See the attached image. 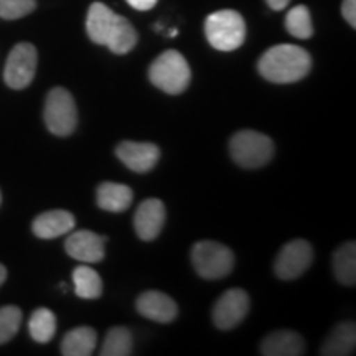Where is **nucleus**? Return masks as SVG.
I'll list each match as a JSON object with an SVG mask.
<instances>
[{
  "label": "nucleus",
  "instance_id": "6e6552de",
  "mask_svg": "<svg viewBox=\"0 0 356 356\" xmlns=\"http://www.w3.org/2000/svg\"><path fill=\"white\" fill-rule=\"evenodd\" d=\"M314 261V251L305 239H293L284 244L274 262L275 275L282 280H293L300 277Z\"/></svg>",
  "mask_w": 356,
  "mask_h": 356
},
{
  "label": "nucleus",
  "instance_id": "f8f14e48",
  "mask_svg": "<svg viewBox=\"0 0 356 356\" xmlns=\"http://www.w3.org/2000/svg\"><path fill=\"white\" fill-rule=\"evenodd\" d=\"M165 225V204L157 198L144 200L134 215V228L142 241H154Z\"/></svg>",
  "mask_w": 356,
  "mask_h": 356
},
{
  "label": "nucleus",
  "instance_id": "2f4dec72",
  "mask_svg": "<svg viewBox=\"0 0 356 356\" xmlns=\"http://www.w3.org/2000/svg\"><path fill=\"white\" fill-rule=\"evenodd\" d=\"M177 33H178V32H177V30H175V29H172V30H170V32H168V37H170V38H173V37H177Z\"/></svg>",
  "mask_w": 356,
  "mask_h": 356
},
{
  "label": "nucleus",
  "instance_id": "393cba45",
  "mask_svg": "<svg viewBox=\"0 0 356 356\" xmlns=\"http://www.w3.org/2000/svg\"><path fill=\"white\" fill-rule=\"evenodd\" d=\"M286 29L292 37L299 40H309L314 35L310 10L305 6H296L287 12Z\"/></svg>",
  "mask_w": 356,
  "mask_h": 356
},
{
  "label": "nucleus",
  "instance_id": "c85d7f7f",
  "mask_svg": "<svg viewBox=\"0 0 356 356\" xmlns=\"http://www.w3.org/2000/svg\"><path fill=\"white\" fill-rule=\"evenodd\" d=\"M126 2L132 8H136V10L145 12V10H150V8H154L159 0H126Z\"/></svg>",
  "mask_w": 356,
  "mask_h": 356
},
{
  "label": "nucleus",
  "instance_id": "0eeeda50",
  "mask_svg": "<svg viewBox=\"0 0 356 356\" xmlns=\"http://www.w3.org/2000/svg\"><path fill=\"white\" fill-rule=\"evenodd\" d=\"M38 53L32 43H19L12 48L7 58L3 79L12 89H25L33 81L37 73Z\"/></svg>",
  "mask_w": 356,
  "mask_h": 356
},
{
  "label": "nucleus",
  "instance_id": "4468645a",
  "mask_svg": "<svg viewBox=\"0 0 356 356\" xmlns=\"http://www.w3.org/2000/svg\"><path fill=\"white\" fill-rule=\"evenodd\" d=\"M74 225H76V220L70 211L51 210L35 218L32 229L38 238L55 239L73 231Z\"/></svg>",
  "mask_w": 356,
  "mask_h": 356
},
{
  "label": "nucleus",
  "instance_id": "7ed1b4c3",
  "mask_svg": "<svg viewBox=\"0 0 356 356\" xmlns=\"http://www.w3.org/2000/svg\"><path fill=\"white\" fill-rule=\"evenodd\" d=\"M204 35L215 50H238L246 40V24L236 10H218L204 20Z\"/></svg>",
  "mask_w": 356,
  "mask_h": 356
},
{
  "label": "nucleus",
  "instance_id": "423d86ee",
  "mask_svg": "<svg viewBox=\"0 0 356 356\" xmlns=\"http://www.w3.org/2000/svg\"><path fill=\"white\" fill-rule=\"evenodd\" d=\"M44 124L58 137H66L78 126V109L73 96L65 88H53L44 101Z\"/></svg>",
  "mask_w": 356,
  "mask_h": 356
},
{
  "label": "nucleus",
  "instance_id": "5701e85b",
  "mask_svg": "<svg viewBox=\"0 0 356 356\" xmlns=\"http://www.w3.org/2000/svg\"><path fill=\"white\" fill-rule=\"evenodd\" d=\"M101 356H129L132 355V333L126 327H113L102 341Z\"/></svg>",
  "mask_w": 356,
  "mask_h": 356
},
{
  "label": "nucleus",
  "instance_id": "9b49d317",
  "mask_svg": "<svg viewBox=\"0 0 356 356\" xmlns=\"http://www.w3.org/2000/svg\"><path fill=\"white\" fill-rule=\"evenodd\" d=\"M108 239L89 229H79L66 238L65 249L70 257L84 264H95L104 259V244Z\"/></svg>",
  "mask_w": 356,
  "mask_h": 356
},
{
  "label": "nucleus",
  "instance_id": "c756f323",
  "mask_svg": "<svg viewBox=\"0 0 356 356\" xmlns=\"http://www.w3.org/2000/svg\"><path fill=\"white\" fill-rule=\"evenodd\" d=\"M267 6H269L273 10H284L289 3H291V0H266Z\"/></svg>",
  "mask_w": 356,
  "mask_h": 356
},
{
  "label": "nucleus",
  "instance_id": "dca6fc26",
  "mask_svg": "<svg viewBox=\"0 0 356 356\" xmlns=\"http://www.w3.org/2000/svg\"><path fill=\"white\" fill-rule=\"evenodd\" d=\"M115 17H118V13H114L108 6H104V3H91L86 17V32L92 43L106 44L111 30H113L114 26Z\"/></svg>",
  "mask_w": 356,
  "mask_h": 356
},
{
  "label": "nucleus",
  "instance_id": "f3484780",
  "mask_svg": "<svg viewBox=\"0 0 356 356\" xmlns=\"http://www.w3.org/2000/svg\"><path fill=\"white\" fill-rule=\"evenodd\" d=\"M96 200L101 210L111 213H122L132 204L134 191L131 186L104 181L97 186Z\"/></svg>",
  "mask_w": 356,
  "mask_h": 356
},
{
  "label": "nucleus",
  "instance_id": "39448f33",
  "mask_svg": "<svg viewBox=\"0 0 356 356\" xmlns=\"http://www.w3.org/2000/svg\"><path fill=\"white\" fill-rule=\"evenodd\" d=\"M191 264L200 277L218 280L231 274L234 266V254L222 243L198 241L191 249Z\"/></svg>",
  "mask_w": 356,
  "mask_h": 356
},
{
  "label": "nucleus",
  "instance_id": "aec40b11",
  "mask_svg": "<svg viewBox=\"0 0 356 356\" xmlns=\"http://www.w3.org/2000/svg\"><path fill=\"white\" fill-rule=\"evenodd\" d=\"M97 335L92 328L78 327L68 332L61 341V353L65 356H89L96 350Z\"/></svg>",
  "mask_w": 356,
  "mask_h": 356
},
{
  "label": "nucleus",
  "instance_id": "ddd939ff",
  "mask_svg": "<svg viewBox=\"0 0 356 356\" xmlns=\"http://www.w3.org/2000/svg\"><path fill=\"white\" fill-rule=\"evenodd\" d=\"M137 312L142 317L159 323H170L177 318L178 307L172 297L159 291H147L137 297Z\"/></svg>",
  "mask_w": 356,
  "mask_h": 356
},
{
  "label": "nucleus",
  "instance_id": "b1692460",
  "mask_svg": "<svg viewBox=\"0 0 356 356\" xmlns=\"http://www.w3.org/2000/svg\"><path fill=\"white\" fill-rule=\"evenodd\" d=\"M30 337L38 343H48L56 333V317L50 309H37L29 322Z\"/></svg>",
  "mask_w": 356,
  "mask_h": 356
},
{
  "label": "nucleus",
  "instance_id": "9d476101",
  "mask_svg": "<svg viewBox=\"0 0 356 356\" xmlns=\"http://www.w3.org/2000/svg\"><path fill=\"white\" fill-rule=\"evenodd\" d=\"M115 155L127 168L136 173H147L157 165L160 149L150 142L124 140L115 147Z\"/></svg>",
  "mask_w": 356,
  "mask_h": 356
},
{
  "label": "nucleus",
  "instance_id": "cd10ccee",
  "mask_svg": "<svg viewBox=\"0 0 356 356\" xmlns=\"http://www.w3.org/2000/svg\"><path fill=\"white\" fill-rule=\"evenodd\" d=\"M341 15L343 19L348 22L351 29L356 26V0H343L341 3Z\"/></svg>",
  "mask_w": 356,
  "mask_h": 356
},
{
  "label": "nucleus",
  "instance_id": "f03ea898",
  "mask_svg": "<svg viewBox=\"0 0 356 356\" xmlns=\"http://www.w3.org/2000/svg\"><path fill=\"white\" fill-rule=\"evenodd\" d=\"M149 79L167 95H181L191 81V70L185 56L177 50H167L154 60L149 68Z\"/></svg>",
  "mask_w": 356,
  "mask_h": 356
},
{
  "label": "nucleus",
  "instance_id": "f257e3e1",
  "mask_svg": "<svg viewBox=\"0 0 356 356\" xmlns=\"http://www.w3.org/2000/svg\"><path fill=\"white\" fill-rule=\"evenodd\" d=\"M312 58L309 51L297 44H275L270 47L261 60L257 70L261 76L275 84H291L304 79L310 73Z\"/></svg>",
  "mask_w": 356,
  "mask_h": 356
},
{
  "label": "nucleus",
  "instance_id": "20e7f679",
  "mask_svg": "<svg viewBox=\"0 0 356 356\" xmlns=\"http://www.w3.org/2000/svg\"><path fill=\"white\" fill-rule=\"evenodd\" d=\"M231 157L243 168H259L270 162L274 142L257 131H239L229 140Z\"/></svg>",
  "mask_w": 356,
  "mask_h": 356
},
{
  "label": "nucleus",
  "instance_id": "412c9836",
  "mask_svg": "<svg viewBox=\"0 0 356 356\" xmlns=\"http://www.w3.org/2000/svg\"><path fill=\"white\" fill-rule=\"evenodd\" d=\"M137 40H139V37H137L136 29H134L131 22L126 17L118 15L104 47H108L114 55H126V53L134 50Z\"/></svg>",
  "mask_w": 356,
  "mask_h": 356
},
{
  "label": "nucleus",
  "instance_id": "6ab92c4d",
  "mask_svg": "<svg viewBox=\"0 0 356 356\" xmlns=\"http://www.w3.org/2000/svg\"><path fill=\"white\" fill-rule=\"evenodd\" d=\"M333 274L343 286L353 287L356 282V246L355 241L345 243L333 252Z\"/></svg>",
  "mask_w": 356,
  "mask_h": 356
},
{
  "label": "nucleus",
  "instance_id": "a878e982",
  "mask_svg": "<svg viewBox=\"0 0 356 356\" xmlns=\"http://www.w3.org/2000/svg\"><path fill=\"white\" fill-rule=\"evenodd\" d=\"M22 323V310L15 305L0 309V345L10 341L17 335Z\"/></svg>",
  "mask_w": 356,
  "mask_h": 356
},
{
  "label": "nucleus",
  "instance_id": "1a4fd4ad",
  "mask_svg": "<svg viewBox=\"0 0 356 356\" xmlns=\"http://www.w3.org/2000/svg\"><path fill=\"white\" fill-rule=\"evenodd\" d=\"M249 312V296L243 289H229L213 307V323L220 330H231L246 318Z\"/></svg>",
  "mask_w": 356,
  "mask_h": 356
},
{
  "label": "nucleus",
  "instance_id": "473e14b6",
  "mask_svg": "<svg viewBox=\"0 0 356 356\" xmlns=\"http://www.w3.org/2000/svg\"><path fill=\"white\" fill-rule=\"evenodd\" d=\"M0 200H2V197H0Z\"/></svg>",
  "mask_w": 356,
  "mask_h": 356
},
{
  "label": "nucleus",
  "instance_id": "4be33fe9",
  "mask_svg": "<svg viewBox=\"0 0 356 356\" xmlns=\"http://www.w3.org/2000/svg\"><path fill=\"white\" fill-rule=\"evenodd\" d=\"M73 284L74 292L78 297L86 300L99 299L102 293V280L101 275L91 269L89 266H78L73 270Z\"/></svg>",
  "mask_w": 356,
  "mask_h": 356
},
{
  "label": "nucleus",
  "instance_id": "a211bd4d",
  "mask_svg": "<svg viewBox=\"0 0 356 356\" xmlns=\"http://www.w3.org/2000/svg\"><path fill=\"white\" fill-rule=\"evenodd\" d=\"M356 328L353 322H343L333 328L327 341L322 345L320 355L325 356H346L355 351Z\"/></svg>",
  "mask_w": 356,
  "mask_h": 356
},
{
  "label": "nucleus",
  "instance_id": "7c9ffc66",
  "mask_svg": "<svg viewBox=\"0 0 356 356\" xmlns=\"http://www.w3.org/2000/svg\"><path fill=\"white\" fill-rule=\"evenodd\" d=\"M6 279H7V269L2 264H0V286L6 282Z\"/></svg>",
  "mask_w": 356,
  "mask_h": 356
},
{
  "label": "nucleus",
  "instance_id": "bb28decb",
  "mask_svg": "<svg viewBox=\"0 0 356 356\" xmlns=\"http://www.w3.org/2000/svg\"><path fill=\"white\" fill-rule=\"evenodd\" d=\"M37 8V0H0V19L17 20Z\"/></svg>",
  "mask_w": 356,
  "mask_h": 356
},
{
  "label": "nucleus",
  "instance_id": "2eb2a0df",
  "mask_svg": "<svg viewBox=\"0 0 356 356\" xmlns=\"http://www.w3.org/2000/svg\"><path fill=\"white\" fill-rule=\"evenodd\" d=\"M304 338L292 330L269 333L261 343V355L264 356H299L304 355Z\"/></svg>",
  "mask_w": 356,
  "mask_h": 356
}]
</instances>
